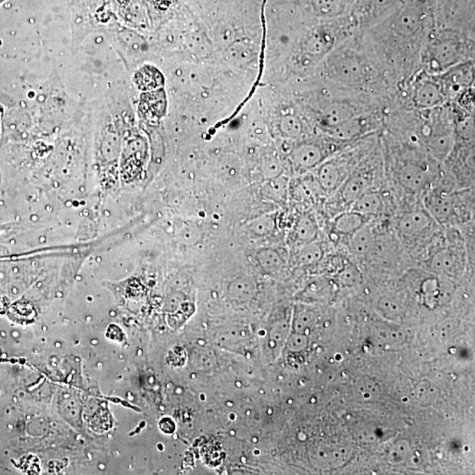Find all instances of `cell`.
I'll use <instances>...</instances> for the list:
<instances>
[{"instance_id":"cell-1","label":"cell","mask_w":475,"mask_h":475,"mask_svg":"<svg viewBox=\"0 0 475 475\" xmlns=\"http://www.w3.org/2000/svg\"><path fill=\"white\" fill-rule=\"evenodd\" d=\"M327 83L378 95L392 101L396 94L363 31L346 39L323 64Z\"/></svg>"},{"instance_id":"cell-2","label":"cell","mask_w":475,"mask_h":475,"mask_svg":"<svg viewBox=\"0 0 475 475\" xmlns=\"http://www.w3.org/2000/svg\"><path fill=\"white\" fill-rule=\"evenodd\" d=\"M470 60H474V37L454 29L434 28L422 53L421 69L439 75Z\"/></svg>"},{"instance_id":"cell-3","label":"cell","mask_w":475,"mask_h":475,"mask_svg":"<svg viewBox=\"0 0 475 475\" xmlns=\"http://www.w3.org/2000/svg\"><path fill=\"white\" fill-rule=\"evenodd\" d=\"M438 76L448 103L454 101L462 92L474 87V60L455 65Z\"/></svg>"},{"instance_id":"cell-4","label":"cell","mask_w":475,"mask_h":475,"mask_svg":"<svg viewBox=\"0 0 475 475\" xmlns=\"http://www.w3.org/2000/svg\"><path fill=\"white\" fill-rule=\"evenodd\" d=\"M329 153L325 147L314 141H304L291 150L290 158L294 168L306 171L319 166L325 162Z\"/></svg>"},{"instance_id":"cell-5","label":"cell","mask_w":475,"mask_h":475,"mask_svg":"<svg viewBox=\"0 0 475 475\" xmlns=\"http://www.w3.org/2000/svg\"><path fill=\"white\" fill-rule=\"evenodd\" d=\"M430 175L426 164L408 162L399 169V180L405 188L418 191L428 185Z\"/></svg>"},{"instance_id":"cell-6","label":"cell","mask_w":475,"mask_h":475,"mask_svg":"<svg viewBox=\"0 0 475 475\" xmlns=\"http://www.w3.org/2000/svg\"><path fill=\"white\" fill-rule=\"evenodd\" d=\"M431 216L424 211H414L406 213L399 218L398 228L405 237H414L422 234L431 227Z\"/></svg>"},{"instance_id":"cell-7","label":"cell","mask_w":475,"mask_h":475,"mask_svg":"<svg viewBox=\"0 0 475 475\" xmlns=\"http://www.w3.org/2000/svg\"><path fill=\"white\" fill-rule=\"evenodd\" d=\"M317 182L324 191L333 192L343 179V170L337 160H326L318 166Z\"/></svg>"},{"instance_id":"cell-8","label":"cell","mask_w":475,"mask_h":475,"mask_svg":"<svg viewBox=\"0 0 475 475\" xmlns=\"http://www.w3.org/2000/svg\"><path fill=\"white\" fill-rule=\"evenodd\" d=\"M257 293V282L250 277H239L228 284L227 296L235 304H245L251 302Z\"/></svg>"},{"instance_id":"cell-9","label":"cell","mask_w":475,"mask_h":475,"mask_svg":"<svg viewBox=\"0 0 475 475\" xmlns=\"http://www.w3.org/2000/svg\"><path fill=\"white\" fill-rule=\"evenodd\" d=\"M370 187L371 184L366 175L356 173L344 182L340 189V196L347 204L352 205L360 196L370 190Z\"/></svg>"},{"instance_id":"cell-10","label":"cell","mask_w":475,"mask_h":475,"mask_svg":"<svg viewBox=\"0 0 475 475\" xmlns=\"http://www.w3.org/2000/svg\"><path fill=\"white\" fill-rule=\"evenodd\" d=\"M259 267L268 275L280 273L285 267V261L279 252L271 248L259 249L255 254Z\"/></svg>"},{"instance_id":"cell-11","label":"cell","mask_w":475,"mask_h":475,"mask_svg":"<svg viewBox=\"0 0 475 475\" xmlns=\"http://www.w3.org/2000/svg\"><path fill=\"white\" fill-rule=\"evenodd\" d=\"M429 211L439 221H445L455 213V201L451 196L440 193L435 194L429 200Z\"/></svg>"},{"instance_id":"cell-12","label":"cell","mask_w":475,"mask_h":475,"mask_svg":"<svg viewBox=\"0 0 475 475\" xmlns=\"http://www.w3.org/2000/svg\"><path fill=\"white\" fill-rule=\"evenodd\" d=\"M263 194L270 201L277 204H284L286 202L288 192H289V180L283 175L267 180L263 187Z\"/></svg>"},{"instance_id":"cell-13","label":"cell","mask_w":475,"mask_h":475,"mask_svg":"<svg viewBox=\"0 0 475 475\" xmlns=\"http://www.w3.org/2000/svg\"><path fill=\"white\" fill-rule=\"evenodd\" d=\"M374 245V236L371 229L363 225L358 230L350 234V248L354 254L359 257H365L372 251Z\"/></svg>"},{"instance_id":"cell-14","label":"cell","mask_w":475,"mask_h":475,"mask_svg":"<svg viewBox=\"0 0 475 475\" xmlns=\"http://www.w3.org/2000/svg\"><path fill=\"white\" fill-rule=\"evenodd\" d=\"M365 223V216L352 211L340 214L334 223V229L338 234L350 235L361 227Z\"/></svg>"},{"instance_id":"cell-15","label":"cell","mask_w":475,"mask_h":475,"mask_svg":"<svg viewBox=\"0 0 475 475\" xmlns=\"http://www.w3.org/2000/svg\"><path fill=\"white\" fill-rule=\"evenodd\" d=\"M382 201L378 193L368 191L352 205V209L365 217L376 215L381 209Z\"/></svg>"},{"instance_id":"cell-16","label":"cell","mask_w":475,"mask_h":475,"mask_svg":"<svg viewBox=\"0 0 475 475\" xmlns=\"http://www.w3.org/2000/svg\"><path fill=\"white\" fill-rule=\"evenodd\" d=\"M135 83L139 89L150 91L162 86V75L156 69L147 67L141 68L135 75Z\"/></svg>"},{"instance_id":"cell-17","label":"cell","mask_w":475,"mask_h":475,"mask_svg":"<svg viewBox=\"0 0 475 475\" xmlns=\"http://www.w3.org/2000/svg\"><path fill=\"white\" fill-rule=\"evenodd\" d=\"M294 237L301 245L316 241L318 227L313 219L308 216L301 218L294 228Z\"/></svg>"},{"instance_id":"cell-18","label":"cell","mask_w":475,"mask_h":475,"mask_svg":"<svg viewBox=\"0 0 475 475\" xmlns=\"http://www.w3.org/2000/svg\"><path fill=\"white\" fill-rule=\"evenodd\" d=\"M249 232L257 237H267L276 231L277 221L273 214H265L252 219L248 224Z\"/></svg>"},{"instance_id":"cell-19","label":"cell","mask_w":475,"mask_h":475,"mask_svg":"<svg viewBox=\"0 0 475 475\" xmlns=\"http://www.w3.org/2000/svg\"><path fill=\"white\" fill-rule=\"evenodd\" d=\"M324 251L322 245L316 241L301 245L296 254V261L300 265L309 266L316 264L322 260Z\"/></svg>"},{"instance_id":"cell-20","label":"cell","mask_w":475,"mask_h":475,"mask_svg":"<svg viewBox=\"0 0 475 475\" xmlns=\"http://www.w3.org/2000/svg\"><path fill=\"white\" fill-rule=\"evenodd\" d=\"M279 130L282 135L288 139H299L303 134V124L293 114H287L281 117Z\"/></svg>"},{"instance_id":"cell-21","label":"cell","mask_w":475,"mask_h":475,"mask_svg":"<svg viewBox=\"0 0 475 475\" xmlns=\"http://www.w3.org/2000/svg\"><path fill=\"white\" fill-rule=\"evenodd\" d=\"M316 322V313L313 310L304 306L295 307L293 313V329L297 334L311 329Z\"/></svg>"},{"instance_id":"cell-22","label":"cell","mask_w":475,"mask_h":475,"mask_svg":"<svg viewBox=\"0 0 475 475\" xmlns=\"http://www.w3.org/2000/svg\"><path fill=\"white\" fill-rule=\"evenodd\" d=\"M457 257L451 250L438 252L433 258V267L435 270L450 273L456 265Z\"/></svg>"},{"instance_id":"cell-23","label":"cell","mask_w":475,"mask_h":475,"mask_svg":"<svg viewBox=\"0 0 475 475\" xmlns=\"http://www.w3.org/2000/svg\"><path fill=\"white\" fill-rule=\"evenodd\" d=\"M360 278H361L360 271L359 270V268L353 264L345 265L339 274L340 283L344 285H349V286L358 284Z\"/></svg>"},{"instance_id":"cell-24","label":"cell","mask_w":475,"mask_h":475,"mask_svg":"<svg viewBox=\"0 0 475 475\" xmlns=\"http://www.w3.org/2000/svg\"><path fill=\"white\" fill-rule=\"evenodd\" d=\"M303 335L301 334L295 333V335L290 337L289 342H288V345L290 346L291 349H300L304 345V340L303 339Z\"/></svg>"},{"instance_id":"cell-25","label":"cell","mask_w":475,"mask_h":475,"mask_svg":"<svg viewBox=\"0 0 475 475\" xmlns=\"http://www.w3.org/2000/svg\"><path fill=\"white\" fill-rule=\"evenodd\" d=\"M171 422H172V421H170V420L169 421L168 428H169V425L170 424H171ZM162 431H165V432H166V433H169V430H166V427H162Z\"/></svg>"}]
</instances>
